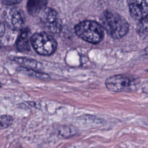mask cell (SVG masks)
Listing matches in <instances>:
<instances>
[{"mask_svg":"<svg viewBox=\"0 0 148 148\" xmlns=\"http://www.w3.org/2000/svg\"><path fill=\"white\" fill-rule=\"evenodd\" d=\"M129 9L133 18H145L148 15V0H130Z\"/></svg>","mask_w":148,"mask_h":148,"instance_id":"6","label":"cell"},{"mask_svg":"<svg viewBox=\"0 0 148 148\" xmlns=\"http://www.w3.org/2000/svg\"><path fill=\"white\" fill-rule=\"evenodd\" d=\"M105 86L110 91L121 92L130 88L131 82L127 77L117 75L108 77L105 81Z\"/></svg>","mask_w":148,"mask_h":148,"instance_id":"5","label":"cell"},{"mask_svg":"<svg viewBox=\"0 0 148 148\" xmlns=\"http://www.w3.org/2000/svg\"><path fill=\"white\" fill-rule=\"evenodd\" d=\"M76 34L83 40L91 43H98L103 38V30L98 23L86 20L79 23L75 27Z\"/></svg>","mask_w":148,"mask_h":148,"instance_id":"2","label":"cell"},{"mask_svg":"<svg viewBox=\"0 0 148 148\" xmlns=\"http://www.w3.org/2000/svg\"><path fill=\"white\" fill-rule=\"evenodd\" d=\"M101 20L104 28L114 39L122 38L128 31L129 25L126 20L115 12L105 11Z\"/></svg>","mask_w":148,"mask_h":148,"instance_id":"1","label":"cell"},{"mask_svg":"<svg viewBox=\"0 0 148 148\" xmlns=\"http://www.w3.org/2000/svg\"><path fill=\"white\" fill-rule=\"evenodd\" d=\"M137 32L140 35H148V18L139 20L137 25Z\"/></svg>","mask_w":148,"mask_h":148,"instance_id":"11","label":"cell"},{"mask_svg":"<svg viewBox=\"0 0 148 148\" xmlns=\"http://www.w3.org/2000/svg\"><path fill=\"white\" fill-rule=\"evenodd\" d=\"M14 60L21 65L24 66L25 68H27L29 69L37 70L42 68V64L39 62L34 60L32 59H28L26 58H15Z\"/></svg>","mask_w":148,"mask_h":148,"instance_id":"10","label":"cell"},{"mask_svg":"<svg viewBox=\"0 0 148 148\" xmlns=\"http://www.w3.org/2000/svg\"><path fill=\"white\" fill-rule=\"evenodd\" d=\"M10 16L12 25L17 29L21 28L25 21L23 12L18 8H13L10 12Z\"/></svg>","mask_w":148,"mask_h":148,"instance_id":"7","label":"cell"},{"mask_svg":"<svg viewBox=\"0 0 148 148\" xmlns=\"http://www.w3.org/2000/svg\"><path fill=\"white\" fill-rule=\"evenodd\" d=\"M40 18L43 25L49 32L57 34L61 31V20L54 9L45 8L40 13Z\"/></svg>","mask_w":148,"mask_h":148,"instance_id":"4","label":"cell"},{"mask_svg":"<svg viewBox=\"0 0 148 148\" xmlns=\"http://www.w3.org/2000/svg\"><path fill=\"white\" fill-rule=\"evenodd\" d=\"M46 5L45 0H28L27 6L28 13L32 16H36L41 13L46 8Z\"/></svg>","mask_w":148,"mask_h":148,"instance_id":"8","label":"cell"},{"mask_svg":"<svg viewBox=\"0 0 148 148\" xmlns=\"http://www.w3.org/2000/svg\"><path fill=\"white\" fill-rule=\"evenodd\" d=\"M5 31V27L4 24L0 21V37L2 36Z\"/></svg>","mask_w":148,"mask_h":148,"instance_id":"15","label":"cell"},{"mask_svg":"<svg viewBox=\"0 0 148 148\" xmlns=\"http://www.w3.org/2000/svg\"><path fill=\"white\" fill-rule=\"evenodd\" d=\"M13 122V117L10 115L3 114L0 116V129H5L10 127Z\"/></svg>","mask_w":148,"mask_h":148,"instance_id":"12","label":"cell"},{"mask_svg":"<svg viewBox=\"0 0 148 148\" xmlns=\"http://www.w3.org/2000/svg\"><path fill=\"white\" fill-rule=\"evenodd\" d=\"M31 43L34 50L40 55H50L55 51L57 48L56 40L45 32L34 34L31 38Z\"/></svg>","mask_w":148,"mask_h":148,"instance_id":"3","label":"cell"},{"mask_svg":"<svg viewBox=\"0 0 148 148\" xmlns=\"http://www.w3.org/2000/svg\"><path fill=\"white\" fill-rule=\"evenodd\" d=\"M1 86H2V84H1V83H0V87H1Z\"/></svg>","mask_w":148,"mask_h":148,"instance_id":"16","label":"cell"},{"mask_svg":"<svg viewBox=\"0 0 148 148\" xmlns=\"http://www.w3.org/2000/svg\"><path fill=\"white\" fill-rule=\"evenodd\" d=\"M142 91L143 92L148 94V80L143 83L142 86Z\"/></svg>","mask_w":148,"mask_h":148,"instance_id":"14","label":"cell"},{"mask_svg":"<svg viewBox=\"0 0 148 148\" xmlns=\"http://www.w3.org/2000/svg\"><path fill=\"white\" fill-rule=\"evenodd\" d=\"M21 0H0V2L5 5H12L18 3Z\"/></svg>","mask_w":148,"mask_h":148,"instance_id":"13","label":"cell"},{"mask_svg":"<svg viewBox=\"0 0 148 148\" xmlns=\"http://www.w3.org/2000/svg\"><path fill=\"white\" fill-rule=\"evenodd\" d=\"M16 47L18 50L21 51H27L30 50L28 30H24L20 34L16 41Z\"/></svg>","mask_w":148,"mask_h":148,"instance_id":"9","label":"cell"}]
</instances>
